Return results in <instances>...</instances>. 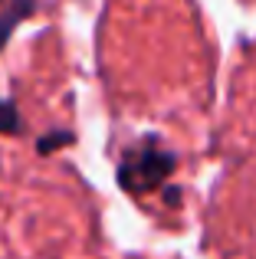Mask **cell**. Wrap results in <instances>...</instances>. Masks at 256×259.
Listing matches in <instances>:
<instances>
[{
  "label": "cell",
  "instance_id": "obj_1",
  "mask_svg": "<svg viewBox=\"0 0 256 259\" xmlns=\"http://www.w3.org/2000/svg\"><path fill=\"white\" fill-rule=\"evenodd\" d=\"M178 167V154L167 151L154 135L141 138L138 145L125 148L122 161H118V187L132 197H145L151 190H158Z\"/></svg>",
  "mask_w": 256,
  "mask_h": 259
},
{
  "label": "cell",
  "instance_id": "obj_2",
  "mask_svg": "<svg viewBox=\"0 0 256 259\" xmlns=\"http://www.w3.org/2000/svg\"><path fill=\"white\" fill-rule=\"evenodd\" d=\"M36 7H39V0H0V50H4L7 39L13 36V30H17L26 17H33Z\"/></svg>",
  "mask_w": 256,
  "mask_h": 259
},
{
  "label": "cell",
  "instance_id": "obj_3",
  "mask_svg": "<svg viewBox=\"0 0 256 259\" xmlns=\"http://www.w3.org/2000/svg\"><path fill=\"white\" fill-rule=\"evenodd\" d=\"M23 132V115L13 99H0V135H20Z\"/></svg>",
  "mask_w": 256,
  "mask_h": 259
},
{
  "label": "cell",
  "instance_id": "obj_4",
  "mask_svg": "<svg viewBox=\"0 0 256 259\" xmlns=\"http://www.w3.org/2000/svg\"><path fill=\"white\" fill-rule=\"evenodd\" d=\"M76 141V135L72 132H63V128H53L50 135H43V138L36 141V151L39 154H53L56 148H66V145H72Z\"/></svg>",
  "mask_w": 256,
  "mask_h": 259
},
{
  "label": "cell",
  "instance_id": "obj_5",
  "mask_svg": "<svg viewBox=\"0 0 256 259\" xmlns=\"http://www.w3.org/2000/svg\"><path fill=\"white\" fill-rule=\"evenodd\" d=\"M164 200H167V207H178V203H181V190L178 187H167L164 190Z\"/></svg>",
  "mask_w": 256,
  "mask_h": 259
}]
</instances>
